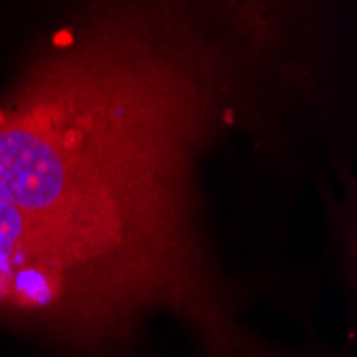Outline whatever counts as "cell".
I'll list each match as a JSON object with an SVG mask.
<instances>
[{"label":"cell","instance_id":"obj_1","mask_svg":"<svg viewBox=\"0 0 357 357\" xmlns=\"http://www.w3.org/2000/svg\"><path fill=\"white\" fill-rule=\"evenodd\" d=\"M139 26H73L0 105V204L192 282L186 167L212 109L195 52Z\"/></svg>","mask_w":357,"mask_h":357},{"label":"cell","instance_id":"obj_2","mask_svg":"<svg viewBox=\"0 0 357 357\" xmlns=\"http://www.w3.org/2000/svg\"><path fill=\"white\" fill-rule=\"evenodd\" d=\"M152 310L182 314L206 357L225 355L238 338L227 304L210 291L0 204V321L96 353L124 342Z\"/></svg>","mask_w":357,"mask_h":357}]
</instances>
